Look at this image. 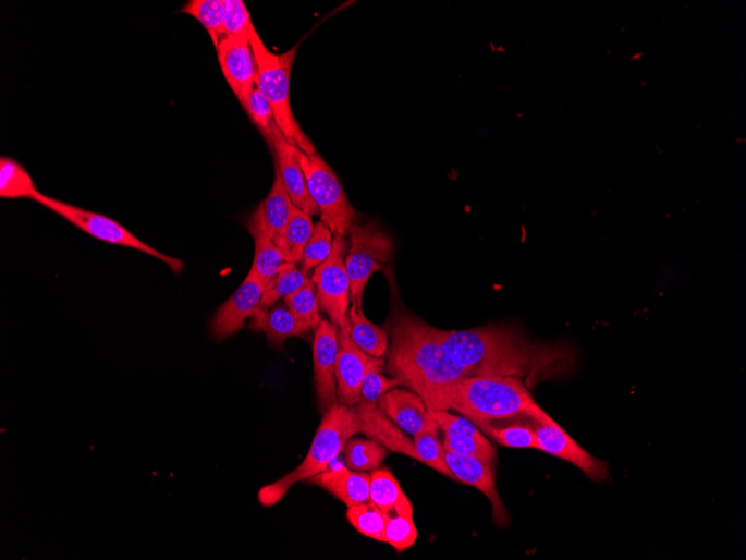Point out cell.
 I'll return each instance as SVG.
<instances>
[{"instance_id":"1","label":"cell","mask_w":746,"mask_h":560,"mask_svg":"<svg viewBox=\"0 0 746 560\" xmlns=\"http://www.w3.org/2000/svg\"><path fill=\"white\" fill-rule=\"evenodd\" d=\"M467 377L501 376L521 380L528 389L572 374L577 353L565 343H538L510 326L470 330L433 328Z\"/></svg>"},{"instance_id":"2","label":"cell","mask_w":746,"mask_h":560,"mask_svg":"<svg viewBox=\"0 0 746 560\" xmlns=\"http://www.w3.org/2000/svg\"><path fill=\"white\" fill-rule=\"evenodd\" d=\"M389 332L387 370L391 376L418 394L429 411L451 410L455 387L467 376L436 337L433 327L399 313L393 315Z\"/></svg>"},{"instance_id":"3","label":"cell","mask_w":746,"mask_h":560,"mask_svg":"<svg viewBox=\"0 0 746 560\" xmlns=\"http://www.w3.org/2000/svg\"><path fill=\"white\" fill-rule=\"evenodd\" d=\"M450 406L475 425L549 416L521 380L501 376L465 377L456 385Z\"/></svg>"},{"instance_id":"4","label":"cell","mask_w":746,"mask_h":560,"mask_svg":"<svg viewBox=\"0 0 746 560\" xmlns=\"http://www.w3.org/2000/svg\"><path fill=\"white\" fill-rule=\"evenodd\" d=\"M357 434H362V419L356 407L337 402L325 414L304 461L289 475L260 489L259 502L265 507H272L279 503L294 485L309 482L327 471L346 442Z\"/></svg>"},{"instance_id":"5","label":"cell","mask_w":746,"mask_h":560,"mask_svg":"<svg viewBox=\"0 0 746 560\" xmlns=\"http://www.w3.org/2000/svg\"><path fill=\"white\" fill-rule=\"evenodd\" d=\"M249 41L257 66L256 86L270 102L277 125L290 144L307 155H316L315 145L302 131L290 104V78L296 48L284 54H274L262 41L254 24L249 31Z\"/></svg>"},{"instance_id":"6","label":"cell","mask_w":746,"mask_h":560,"mask_svg":"<svg viewBox=\"0 0 746 560\" xmlns=\"http://www.w3.org/2000/svg\"><path fill=\"white\" fill-rule=\"evenodd\" d=\"M35 203L47 207L85 234L107 244L129 247L150 255L167 265L175 275L183 272L185 266L180 258L168 256L142 241L115 220L100 212L74 206L63 200L39 193Z\"/></svg>"},{"instance_id":"7","label":"cell","mask_w":746,"mask_h":560,"mask_svg":"<svg viewBox=\"0 0 746 560\" xmlns=\"http://www.w3.org/2000/svg\"><path fill=\"white\" fill-rule=\"evenodd\" d=\"M307 188L317 204L321 221L334 235L346 236L356 224L357 214L338 181L331 167L319 154L307 155L294 146Z\"/></svg>"},{"instance_id":"8","label":"cell","mask_w":746,"mask_h":560,"mask_svg":"<svg viewBox=\"0 0 746 560\" xmlns=\"http://www.w3.org/2000/svg\"><path fill=\"white\" fill-rule=\"evenodd\" d=\"M350 243L345 257V268L351 284V304L363 309V299L368 281L376 272H384L389 264L393 243L391 238L370 221L365 226L355 224L350 230Z\"/></svg>"},{"instance_id":"9","label":"cell","mask_w":746,"mask_h":560,"mask_svg":"<svg viewBox=\"0 0 746 560\" xmlns=\"http://www.w3.org/2000/svg\"><path fill=\"white\" fill-rule=\"evenodd\" d=\"M347 249L344 236L334 235L327 261L316 268L311 279L317 289L319 308L338 328L346 326L351 303V284L345 268Z\"/></svg>"},{"instance_id":"10","label":"cell","mask_w":746,"mask_h":560,"mask_svg":"<svg viewBox=\"0 0 746 560\" xmlns=\"http://www.w3.org/2000/svg\"><path fill=\"white\" fill-rule=\"evenodd\" d=\"M526 422L535 430L539 451L576 465L590 480L601 483L609 479L608 463L582 448L550 416L542 421L528 417Z\"/></svg>"},{"instance_id":"11","label":"cell","mask_w":746,"mask_h":560,"mask_svg":"<svg viewBox=\"0 0 746 560\" xmlns=\"http://www.w3.org/2000/svg\"><path fill=\"white\" fill-rule=\"evenodd\" d=\"M219 65L237 100L244 108L256 88L257 66L249 36H225L216 48Z\"/></svg>"},{"instance_id":"12","label":"cell","mask_w":746,"mask_h":560,"mask_svg":"<svg viewBox=\"0 0 746 560\" xmlns=\"http://www.w3.org/2000/svg\"><path fill=\"white\" fill-rule=\"evenodd\" d=\"M338 337L337 397L341 404L355 406L360 402L362 385L375 357L362 351L351 339L348 321L345 327L338 328Z\"/></svg>"},{"instance_id":"13","label":"cell","mask_w":746,"mask_h":560,"mask_svg":"<svg viewBox=\"0 0 746 560\" xmlns=\"http://www.w3.org/2000/svg\"><path fill=\"white\" fill-rule=\"evenodd\" d=\"M265 291L266 285L249 270L239 289L211 320L212 337L222 341L237 333L244 327L245 320L256 313Z\"/></svg>"},{"instance_id":"14","label":"cell","mask_w":746,"mask_h":560,"mask_svg":"<svg viewBox=\"0 0 746 560\" xmlns=\"http://www.w3.org/2000/svg\"><path fill=\"white\" fill-rule=\"evenodd\" d=\"M445 461L455 480L485 494L492 504L493 520L499 526L510 522L509 511L497 489L496 467L475 456L461 455L445 450Z\"/></svg>"},{"instance_id":"15","label":"cell","mask_w":746,"mask_h":560,"mask_svg":"<svg viewBox=\"0 0 746 560\" xmlns=\"http://www.w3.org/2000/svg\"><path fill=\"white\" fill-rule=\"evenodd\" d=\"M338 353V327L333 322L322 320L316 328L314 360L319 405L325 414L337 403L335 364Z\"/></svg>"},{"instance_id":"16","label":"cell","mask_w":746,"mask_h":560,"mask_svg":"<svg viewBox=\"0 0 746 560\" xmlns=\"http://www.w3.org/2000/svg\"><path fill=\"white\" fill-rule=\"evenodd\" d=\"M270 148L274 153L276 168L279 170L283 183L295 207L316 217L320 210L307 188L303 169L294 154V146L290 144L279 126H277Z\"/></svg>"},{"instance_id":"17","label":"cell","mask_w":746,"mask_h":560,"mask_svg":"<svg viewBox=\"0 0 746 560\" xmlns=\"http://www.w3.org/2000/svg\"><path fill=\"white\" fill-rule=\"evenodd\" d=\"M356 410L362 419V434L378 442L387 450L417 460L414 440L394 424L378 406L360 402Z\"/></svg>"},{"instance_id":"18","label":"cell","mask_w":746,"mask_h":560,"mask_svg":"<svg viewBox=\"0 0 746 560\" xmlns=\"http://www.w3.org/2000/svg\"><path fill=\"white\" fill-rule=\"evenodd\" d=\"M247 231L254 239L255 255L250 271L266 285L278 276L285 264L280 248L269 234L261 203L246 221Z\"/></svg>"},{"instance_id":"19","label":"cell","mask_w":746,"mask_h":560,"mask_svg":"<svg viewBox=\"0 0 746 560\" xmlns=\"http://www.w3.org/2000/svg\"><path fill=\"white\" fill-rule=\"evenodd\" d=\"M378 406L405 434L413 437L432 419L424 400L413 391L391 390L380 399Z\"/></svg>"},{"instance_id":"20","label":"cell","mask_w":746,"mask_h":560,"mask_svg":"<svg viewBox=\"0 0 746 560\" xmlns=\"http://www.w3.org/2000/svg\"><path fill=\"white\" fill-rule=\"evenodd\" d=\"M371 475L347 467L325 471L309 483L342 501L347 508L370 502Z\"/></svg>"},{"instance_id":"21","label":"cell","mask_w":746,"mask_h":560,"mask_svg":"<svg viewBox=\"0 0 746 560\" xmlns=\"http://www.w3.org/2000/svg\"><path fill=\"white\" fill-rule=\"evenodd\" d=\"M370 501L388 515H413L414 509L399 480L387 468L372 472Z\"/></svg>"},{"instance_id":"22","label":"cell","mask_w":746,"mask_h":560,"mask_svg":"<svg viewBox=\"0 0 746 560\" xmlns=\"http://www.w3.org/2000/svg\"><path fill=\"white\" fill-rule=\"evenodd\" d=\"M252 318L250 328L265 331L273 346H282L286 339L303 336L310 330L301 324L288 308L280 306L272 307L266 313L255 314Z\"/></svg>"},{"instance_id":"23","label":"cell","mask_w":746,"mask_h":560,"mask_svg":"<svg viewBox=\"0 0 746 560\" xmlns=\"http://www.w3.org/2000/svg\"><path fill=\"white\" fill-rule=\"evenodd\" d=\"M315 226L313 217L294 206L290 221L277 246L284 261L297 265L303 260V251L313 236Z\"/></svg>"},{"instance_id":"24","label":"cell","mask_w":746,"mask_h":560,"mask_svg":"<svg viewBox=\"0 0 746 560\" xmlns=\"http://www.w3.org/2000/svg\"><path fill=\"white\" fill-rule=\"evenodd\" d=\"M347 321L351 339L357 346L371 357L382 358L388 350L387 331L370 322L355 304H351Z\"/></svg>"},{"instance_id":"25","label":"cell","mask_w":746,"mask_h":560,"mask_svg":"<svg viewBox=\"0 0 746 560\" xmlns=\"http://www.w3.org/2000/svg\"><path fill=\"white\" fill-rule=\"evenodd\" d=\"M261 205L269 234L278 244L290 221L294 204L277 168L272 190Z\"/></svg>"},{"instance_id":"26","label":"cell","mask_w":746,"mask_h":560,"mask_svg":"<svg viewBox=\"0 0 746 560\" xmlns=\"http://www.w3.org/2000/svg\"><path fill=\"white\" fill-rule=\"evenodd\" d=\"M39 193L28 170L22 163L10 157L0 158V197L35 200Z\"/></svg>"},{"instance_id":"27","label":"cell","mask_w":746,"mask_h":560,"mask_svg":"<svg viewBox=\"0 0 746 560\" xmlns=\"http://www.w3.org/2000/svg\"><path fill=\"white\" fill-rule=\"evenodd\" d=\"M526 418L528 417L509 419L512 423L505 426H497L492 423H481L476 426L503 447L539 450L535 430Z\"/></svg>"},{"instance_id":"28","label":"cell","mask_w":746,"mask_h":560,"mask_svg":"<svg viewBox=\"0 0 746 560\" xmlns=\"http://www.w3.org/2000/svg\"><path fill=\"white\" fill-rule=\"evenodd\" d=\"M432 417V416H431ZM438 425L432 418L418 435L414 437L417 460L428 465L441 475L454 479L453 473L445 461V449L437 439Z\"/></svg>"},{"instance_id":"29","label":"cell","mask_w":746,"mask_h":560,"mask_svg":"<svg viewBox=\"0 0 746 560\" xmlns=\"http://www.w3.org/2000/svg\"><path fill=\"white\" fill-rule=\"evenodd\" d=\"M182 13L196 19L208 32L215 48H217L219 41L225 36L224 0H192L182 9Z\"/></svg>"},{"instance_id":"30","label":"cell","mask_w":746,"mask_h":560,"mask_svg":"<svg viewBox=\"0 0 746 560\" xmlns=\"http://www.w3.org/2000/svg\"><path fill=\"white\" fill-rule=\"evenodd\" d=\"M309 278L296 268V265L285 263L278 276L266 288L255 314L266 313L271 309L277 301L285 297L302 288ZM254 314V315H255Z\"/></svg>"},{"instance_id":"31","label":"cell","mask_w":746,"mask_h":560,"mask_svg":"<svg viewBox=\"0 0 746 560\" xmlns=\"http://www.w3.org/2000/svg\"><path fill=\"white\" fill-rule=\"evenodd\" d=\"M346 467L354 471H375L380 467L389 450L371 439L351 438L344 446Z\"/></svg>"},{"instance_id":"32","label":"cell","mask_w":746,"mask_h":560,"mask_svg":"<svg viewBox=\"0 0 746 560\" xmlns=\"http://www.w3.org/2000/svg\"><path fill=\"white\" fill-rule=\"evenodd\" d=\"M346 519L362 535L386 543V526L389 515L371 501L350 507L346 511Z\"/></svg>"},{"instance_id":"33","label":"cell","mask_w":746,"mask_h":560,"mask_svg":"<svg viewBox=\"0 0 746 560\" xmlns=\"http://www.w3.org/2000/svg\"><path fill=\"white\" fill-rule=\"evenodd\" d=\"M286 308L309 329H316L322 321L319 314L317 289L311 279L294 293L284 297Z\"/></svg>"},{"instance_id":"34","label":"cell","mask_w":746,"mask_h":560,"mask_svg":"<svg viewBox=\"0 0 746 560\" xmlns=\"http://www.w3.org/2000/svg\"><path fill=\"white\" fill-rule=\"evenodd\" d=\"M384 369L386 361L383 358H375L362 385L360 402L378 404L386 393L398 389L399 386H403L400 379L386 377L383 375Z\"/></svg>"},{"instance_id":"35","label":"cell","mask_w":746,"mask_h":560,"mask_svg":"<svg viewBox=\"0 0 746 560\" xmlns=\"http://www.w3.org/2000/svg\"><path fill=\"white\" fill-rule=\"evenodd\" d=\"M333 239V233L322 221L315 227L313 236L303 251L302 271L305 275L327 261Z\"/></svg>"},{"instance_id":"36","label":"cell","mask_w":746,"mask_h":560,"mask_svg":"<svg viewBox=\"0 0 746 560\" xmlns=\"http://www.w3.org/2000/svg\"><path fill=\"white\" fill-rule=\"evenodd\" d=\"M443 447L447 451L475 456L496 467L498 460L497 451L485 437L474 438L469 436L445 435Z\"/></svg>"},{"instance_id":"37","label":"cell","mask_w":746,"mask_h":560,"mask_svg":"<svg viewBox=\"0 0 746 560\" xmlns=\"http://www.w3.org/2000/svg\"><path fill=\"white\" fill-rule=\"evenodd\" d=\"M244 109L270 146L278 125L270 102L261 95L257 86L250 94Z\"/></svg>"},{"instance_id":"38","label":"cell","mask_w":746,"mask_h":560,"mask_svg":"<svg viewBox=\"0 0 746 560\" xmlns=\"http://www.w3.org/2000/svg\"><path fill=\"white\" fill-rule=\"evenodd\" d=\"M418 532L413 515H389L386 526V543L402 552L413 547L417 540Z\"/></svg>"},{"instance_id":"39","label":"cell","mask_w":746,"mask_h":560,"mask_svg":"<svg viewBox=\"0 0 746 560\" xmlns=\"http://www.w3.org/2000/svg\"><path fill=\"white\" fill-rule=\"evenodd\" d=\"M225 4V20L224 33L225 36L245 37L249 36L250 27L253 26L250 15L243 0H224ZM224 36V37H225Z\"/></svg>"},{"instance_id":"40","label":"cell","mask_w":746,"mask_h":560,"mask_svg":"<svg viewBox=\"0 0 746 560\" xmlns=\"http://www.w3.org/2000/svg\"><path fill=\"white\" fill-rule=\"evenodd\" d=\"M430 415L445 435L482 438L480 429L468 418L452 415L448 411H429Z\"/></svg>"}]
</instances>
